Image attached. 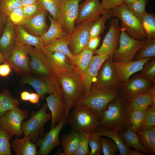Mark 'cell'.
Segmentation results:
<instances>
[{
  "instance_id": "obj_55",
  "label": "cell",
  "mask_w": 155,
  "mask_h": 155,
  "mask_svg": "<svg viewBox=\"0 0 155 155\" xmlns=\"http://www.w3.org/2000/svg\"><path fill=\"white\" fill-rule=\"evenodd\" d=\"M7 17L1 12L0 9V36L5 25Z\"/></svg>"
},
{
  "instance_id": "obj_41",
  "label": "cell",
  "mask_w": 155,
  "mask_h": 155,
  "mask_svg": "<svg viewBox=\"0 0 155 155\" xmlns=\"http://www.w3.org/2000/svg\"><path fill=\"white\" fill-rule=\"evenodd\" d=\"M13 135L0 126V155H12L10 140Z\"/></svg>"
},
{
  "instance_id": "obj_13",
  "label": "cell",
  "mask_w": 155,
  "mask_h": 155,
  "mask_svg": "<svg viewBox=\"0 0 155 155\" xmlns=\"http://www.w3.org/2000/svg\"><path fill=\"white\" fill-rule=\"evenodd\" d=\"M93 22H82L67 34L69 49L73 55L81 52L86 46L90 38V32Z\"/></svg>"
},
{
  "instance_id": "obj_58",
  "label": "cell",
  "mask_w": 155,
  "mask_h": 155,
  "mask_svg": "<svg viewBox=\"0 0 155 155\" xmlns=\"http://www.w3.org/2000/svg\"><path fill=\"white\" fill-rule=\"evenodd\" d=\"M146 154L144 153L137 150H132L130 155H145Z\"/></svg>"
},
{
  "instance_id": "obj_57",
  "label": "cell",
  "mask_w": 155,
  "mask_h": 155,
  "mask_svg": "<svg viewBox=\"0 0 155 155\" xmlns=\"http://www.w3.org/2000/svg\"><path fill=\"white\" fill-rule=\"evenodd\" d=\"M38 0H21L22 7L34 4L37 2Z\"/></svg>"
},
{
  "instance_id": "obj_5",
  "label": "cell",
  "mask_w": 155,
  "mask_h": 155,
  "mask_svg": "<svg viewBox=\"0 0 155 155\" xmlns=\"http://www.w3.org/2000/svg\"><path fill=\"white\" fill-rule=\"evenodd\" d=\"M74 106L73 110L70 114L72 130L79 133L95 131L99 126L100 118L97 113L90 108Z\"/></svg>"
},
{
  "instance_id": "obj_49",
  "label": "cell",
  "mask_w": 155,
  "mask_h": 155,
  "mask_svg": "<svg viewBox=\"0 0 155 155\" xmlns=\"http://www.w3.org/2000/svg\"><path fill=\"white\" fill-rule=\"evenodd\" d=\"M7 16L14 26H21L26 19L22 7L15 9Z\"/></svg>"
},
{
  "instance_id": "obj_46",
  "label": "cell",
  "mask_w": 155,
  "mask_h": 155,
  "mask_svg": "<svg viewBox=\"0 0 155 155\" xmlns=\"http://www.w3.org/2000/svg\"><path fill=\"white\" fill-rule=\"evenodd\" d=\"M155 125V107L152 106H148L146 110L144 119L140 131L151 129Z\"/></svg>"
},
{
  "instance_id": "obj_31",
  "label": "cell",
  "mask_w": 155,
  "mask_h": 155,
  "mask_svg": "<svg viewBox=\"0 0 155 155\" xmlns=\"http://www.w3.org/2000/svg\"><path fill=\"white\" fill-rule=\"evenodd\" d=\"M50 26L47 31L41 37L44 46L54 40L67 36V34L62 28L59 22L49 16Z\"/></svg>"
},
{
  "instance_id": "obj_45",
  "label": "cell",
  "mask_w": 155,
  "mask_h": 155,
  "mask_svg": "<svg viewBox=\"0 0 155 155\" xmlns=\"http://www.w3.org/2000/svg\"><path fill=\"white\" fill-rule=\"evenodd\" d=\"M148 1L137 0L127 5L131 12L140 22L144 15L147 12L145 8Z\"/></svg>"
},
{
  "instance_id": "obj_47",
  "label": "cell",
  "mask_w": 155,
  "mask_h": 155,
  "mask_svg": "<svg viewBox=\"0 0 155 155\" xmlns=\"http://www.w3.org/2000/svg\"><path fill=\"white\" fill-rule=\"evenodd\" d=\"M100 140L102 143V153L104 155H115L119 152L117 146L112 140L100 137Z\"/></svg>"
},
{
  "instance_id": "obj_61",
  "label": "cell",
  "mask_w": 155,
  "mask_h": 155,
  "mask_svg": "<svg viewBox=\"0 0 155 155\" xmlns=\"http://www.w3.org/2000/svg\"><path fill=\"white\" fill-rule=\"evenodd\" d=\"M136 0H124V3L127 5H128Z\"/></svg>"
},
{
  "instance_id": "obj_52",
  "label": "cell",
  "mask_w": 155,
  "mask_h": 155,
  "mask_svg": "<svg viewBox=\"0 0 155 155\" xmlns=\"http://www.w3.org/2000/svg\"><path fill=\"white\" fill-rule=\"evenodd\" d=\"M100 41V36L90 38L86 47L92 50L94 53L99 45Z\"/></svg>"
},
{
  "instance_id": "obj_50",
  "label": "cell",
  "mask_w": 155,
  "mask_h": 155,
  "mask_svg": "<svg viewBox=\"0 0 155 155\" xmlns=\"http://www.w3.org/2000/svg\"><path fill=\"white\" fill-rule=\"evenodd\" d=\"M22 7L26 19L33 17L44 10L38 2Z\"/></svg>"
},
{
  "instance_id": "obj_15",
  "label": "cell",
  "mask_w": 155,
  "mask_h": 155,
  "mask_svg": "<svg viewBox=\"0 0 155 155\" xmlns=\"http://www.w3.org/2000/svg\"><path fill=\"white\" fill-rule=\"evenodd\" d=\"M49 67L56 76L72 71L75 69L69 59L61 52L40 50Z\"/></svg>"
},
{
  "instance_id": "obj_14",
  "label": "cell",
  "mask_w": 155,
  "mask_h": 155,
  "mask_svg": "<svg viewBox=\"0 0 155 155\" xmlns=\"http://www.w3.org/2000/svg\"><path fill=\"white\" fill-rule=\"evenodd\" d=\"M92 85L101 88L117 90L119 82L113 63V58L109 57L101 65L96 81Z\"/></svg>"
},
{
  "instance_id": "obj_40",
  "label": "cell",
  "mask_w": 155,
  "mask_h": 155,
  "mask_svg": "<svg viewBox=\"0 0 155 155\" xmlns=\"http://www.w3.org/2000/svg\"><path fill=\"white\" fill-rule=\"evenodd\" d=\"M146 109L131 110L130 121L131 127L135 131H140L146 115Z\"/></svg>"
},
{
  "instance_id": "obj_28",
  "label": "cell",
  "mask_w": 155,
  "mask_h": 155,
  "mask_svg": "<svg viewBox=\"0 0 155 155\" xmlns=\"http://www.w3.org/2000/svg\"><path fill=\"white\" fill-rule=\"evenodd\" d=\"M125 131L120 132L119 135L124 143L128 146L146 154L152 155L154 153L148 150L141 144L139 136L130 125Z\"/></svg>"
},
{
  "instance_id": "obj_37",
  "label": "cell",
  "mask_w": 155,
  "mask_h": 155,
  "mask_svg": "<svg viewBox=\"0 0 155 155\" xmlns=\"http://www.w3.org/2000/svg\"><path fill=\"white\" fill-rule=\"evenodd\" d=\"M61 0H38L37 2L44 10L49 12L52 17L58 22Z\"/></svg>"
},
{
  "instance_id": "obj_18",
  "label": "cell",
  "mask_w": 155,
  "mask_h": 155,
  "mask_svg": "<svg viewBox=\"0 0 155 155\" xmlns=\"http://www.w3.org/2000/svg\"><path fill=\"white\" fill-rule=\"evenodd\" d=\"M138 73L124 83L119 82V87L123 96L126 99L147 92L154 85Z\"/></svg>"
},
{
  "instance_id": "obj_24",
  "label": "cell",
  "mask_w": 155,
  "mask_h": 155,
  "mask_svg": "<svg viewBox=\"0 0 155 155\" xmlns=\"http://www.w3.org/2000/svg\"><path fill=\"white\" fill-rule=\"evenodd\" d=\"M29 56V66L32 72L40 76L56 77L45 61L40 50L33 48Z\"/></svg>"
},
{
  "instance_id": "obj_26",
  "label": "cell",
  "mask_w": 155,
  "mask_h": 155,
  "mask_svg": "<svg viewBox=\"0 0 155 155\" xmlns=\"http://www.w3.org/2000/svg\"><path fill=\"white\" fill-rule=\"evenodd\" d=\"M29 135H24L22 138L16 137L11 141V148L15 155H40L36 144L31 141Z\"/></svg>"
},
{
  "instance_id": "obj_17",
  "label": "cell",
  "mask_w": 155,
  "mask_h": 155,
  "mask_svg": "<svg viewBox=\"0 0 155 155\" xmlns=\"http://www.w3.org/2000/svg\"><path fill=\"white\" fill-rule=\"evenodd\" d=\"M100 0H85L79 5L78 13L75 24L92 22L98 19L101 15L109 12L106 10Z\"/></svg>"
},
{
  "instance_id": "obj_38",
  "label": "cell",
  "mask_w": 155,
  "mask_h": 155,
  "mask_svg": "<svg viewBox=\"0 0 155 155\" xmlns=\"http://www.w3.org/2000/svg\"><path fill=\"white\" fill-rule=\"evenodd\" d=\"M141 22L146 38H155V17L154 14L146 12Z\"/></svg>"
},
{
  "instance_id": "obj_35",
  "label": "cell",
  "mask_w": 155,
  "mask_h": 155,
  "mask_svg": "<svg viewBox=\"0 0 155 155\" xmlns=\"http://www.w3.org/2000/svg\"><path fill=\"white\" fill-rule=\"evenodd\" d=\"M142 145L148 150L155 153V127L151 129L136 132Z\"/></svg>"
},
{
  "instance_id": "obj_22",
  "label": "cell",
  "mask_w": 155,
  "mask_h": 155,
  "mask_svg": "<svg viewBox=\"0 0 155 155\" xmlns=\"http://www.w3.org/2000/svg\"><path fill=\"white\" fill-rule=\"evenodd\" d=\"M16 37L14 25L7 16L5 25L0 36V51L5 60L12 53L15 46Z\"/></svg>"
},
{
  "instance_id": "obj_11",
  "label": "cell",
  "mask_w": 155,
  "mask_h": 155,
  "mask_svg": "<svg viewBox=\"0 0 155 155\" xmlns=\"http://www.w3.org/2000/svg\"><path fill=\"white\" fill-rule=\"evenodd\" d=\"M20 82L22 85L27 84L31 86L42 98L47 94L55 93L61 87L55 76L36 77L26 75L22 76Z\"/></svg>"
},
{
  "instance_id": "obj_44",
  "label": "cell",
  "mask_w": 155,
  "mask_h": 155,
  "mask_svg": "<svg viewBox=\"0 0 155 155\" xmlns=\"http://www.w3.org/2000/svg\"><path fill=\"white\" fill-rule=\"evenodd\" d=\"M100 137L95 131L90 133L89 145L91 150L89 155H100L102 154Z\"/></svg>"
},
{
  "instance_id": "obj_7",
  "label": "cell",
  "mask_w": 155,
  "mask_h": 155,
  "mask_svg": "<svg viewBox=\"0 0 155 155\" xmlns=\"http://www.w3.org/2000/svg\"><path fill=\"white\" fill-rule=\"evenodd\" d=\"M145 40L133 38L121 29L119 37V46L116 49L113 54V61L125 63L132 61Z\"/></svg>"
},
{
  "instance_id": "obj_6",
  "label": "cell",
  "mask_w": 155,
  "mask_h": 155,
  "mask_svg": "<svg viewBox=\"0 0 155 155\" xmlns=\"http://www.w3.org/2000/svg\"><path fill=\"white\" fill-rule=\"evenodd\" d=\"M47 108V104H44L38 111L32 112L29 119L22 123L23 135L30 136L31 142L35 144L44 133L45 124L51 119V113L46 112Z\"/></svg>"
},
{
  "instance_id": "obj_12",
  "label": "cell",
  "mask_w": 155,
  "mask_h": 155,
  "mask_svg": "<svg viewBox=\"0 0 155 155\" xmlns=\"http://www.w3.org/2000/svg\"><path fill=\"white\" fill-rule=\"evenodd\" d=\"M83 0H61L58 22L63 30L68 34L75 28L79 3Z\"/></svg>"
},
{
  "instance_id": "obj_59",
  "label": "cell",
  "mask_w": 155,
  "mask_h": 155,
  "mask_svg": "<svg viewBox=\"0 0 155 155\" xmlns=\"http://www.w3.org/2000/svg\"><path fill=\"white\" fill-rule=\"evenodd\" d=\"M56 155H65L63 150L61 148H59L54 154Z\"/></svg>"
},
{
  "instance_id": "obj_34",
  "label": "cell",
  "mask_w": 155,
  "mask_h": 155,
  "mask_svg": "<svg viewBox=\"0 0 155 155\" xmlns=\"http://www.w3.org/2000/svg\"><path fill=\"white\" fill-rule=\"evenodd\" d=\"M20 104L19 101L12 96L9 90L3 89L0 93V117L7 111L18 107Z\"/></svg>"
},
{
  "instance_id": "obj_23",
  "label": "cell",
  "mask_w": 155,
  "mask_h": 155,
  "mask_svg": "<svg viewBox=\"0 0 155 155\" xmlns=\"http://www.w3.org/2000/svg\"><path fill=\"white\" fill-rule=\"evenodd\" d=\"M47 12L44 10L33 17L26 19L21 26L30 33L41 37L49 28L46 21Z\"/></svg>"
},
{
  "instance_id": "obj_29",
  "label": "cell",
  "mask_w": 155,
  "mask_h": 155,
  "mask_svg": "<svg viewBox=\"0 0 155 155\" xmlns=\"http://www.w3.org/2000/svg\"><path fill=\"white\" fill-rule=\"evenodd\" d=\"M94 53L92 50L86 47L80 53L74 55L71 59H69L75 70L81 76L89 65Z\"/></svg>"
},
{
  "instance_id": "obj_43",
  "label": "cell",
  "mask_w": 155,
  "mask_h": 155,
  "mask_svg": "<svg viewBox=\"0 0 155 155\" xmlns=\"http://www.w3.org/2000/svg\"><path fill=\"white\" fill-rule=\"evenodd\" d=\"M141 71L140 75L151 83L155 84V58L146 62Z\"/></svg>"
},
{
  "instance_id": "obj_16",
  "label": "cell",
  "mask_w": 155,
  "mask_h": 155,
  "mask_svg": "<svg viewBox=\"0 0 155 155\" xmlns=\"http://www.w3.org/2000/svg\"><path fill=\"white\" fill-rule=\"evenodd\" d=\"M119 20L112 18L110 22L108 30L103 40L100 47L96 50L97 55L107 54L113 58L114 53L119 42L121 28L119 26Z\"/></svg>"
},
{
  "instance_id": "obj_8",
  "label": "cell",
  "mask_w": 155,
  "mask_h": 155,
  "mask_svg": "<svg viewBox=\"0 0 155 155\" xmlns=\"http://www.w3.org/2000/svg\"><path fill=\"white\" fill-rule=\"evenodd\" d=\"M33 48L16 41L12 53L5 63L20 75H30L32 72L29 66V56Z\"/></svg>"
},
{
  "instance_id": "obj_25",
  "label": "cell",
  "mask_w": 155,
  "mask_h": 155,
  "mask_svg": "<svg viewBox=\"0 0 155 155\" xmlns=\"http://www.w3.org/2000/svg\"><path fill=\"white\" fill-rule=\"evenodd\" d=\"M130 110H145L149 106L155 107V84L147 92L127 99Z\"/></svg>"
},
{
  "instance_id": "obj_27",
  "label": "cell",
  "mask_w": 155,
  "mask_h": 155,
  "mask_svg": "<svg viewBox=\"0 0 155 155\" xmlns=\"http://www.w3.org/2000/svg\"><path fill=\"white\" fill-rule=\"evenodd\" d=\"M14 26L16 34V41L23 45L34 46L40 50L43 48L44 45L41 37L30 33L21 25H15Z\"/></svg>"
},
{
  "instance_id": "obj_1",
  "label": "cell",
  "mask_w": 155,
  "mask_h": 155,
  "mask_svg": "<svg viewBox=\"0 0 155 155\" xmlns=\"http://www.w3.org/2000/svg\"><path fill=\"white\" fill-rule=\"evenodd\" d=\"M130 111L127 102L121 97L118 98L102 112L99 126L119 133L123 131L131 125Z\"/></svg>"
},
{
  "instance_id": "obj_32",
  "label": "cell",
  "mask_w": 155,
  "mask_h": 155,
  "mask_svg": "<svg viewBox=\"0 0 155 155\" xmlns=\"http://www.w3.org/2000/svg\"><path fill=\"white\" fill-rule=\"evenodd\" d=\"M79 133L72 130L64 135L61 140L62 150L65 155H73L79 139Z\"/></svg>"
},
{
  "instance_id": "obj_53",
  "label": "cell",
  "mask_w": 155,
  "mask_h": 155,
  "mask_svg": "<svg viewBox=\"0 0 155 155\" xmlns=\"http://www.w3.org/2000/svg\"><path fill=\"white\" fill-rule=\"evenodd\" d=\"M11 71V68L6 63L0 65V76L6 78L8 76Z\"/></svg>"
},
{
  "instance_id": "obj_21",
  "label": "cell",
  "mask_w": 155,
  "mask_h": 155,
  "mask_svg": "<svg viewBox=\"0 0 155 155\" xmlns=\"http://www.w3.org/2000/svg\"><path fill=\"white\" fill-rule=\"evenodd\" d=\"M152 59V58L148 57L140 60L131 61L125 63L113 61L119 82L124 83L127 82L131 75L140 71L144 65Z\"/></svg>"
},
{
  "instance_id": "obj_56",
  "label": "cell",
  "mask_w": 155,
  "mask_h": 155,
  "mask_svg": "<svg viewBox=\"0 0 155 155\" xmlns=\"http://www.w3.org/2000/svg\"><path fill=\"white\" fill-rule=\"evenodd\" d=\"M30 93L26 91H23L20 94L21 99L24 101L29 100Z\"/></svg>"
},
{
  "instance_id": "obj_4",
  "label": "cell",
  "mask_w": 155,
  "mask_h": 155,
  "mask_svg": "<svg viewBox=\"0 0 155 155\" xmlns=\"http://www.w3.org/2000/svg\"><path fill=\"white\" fill-rule=\"evenodd\" d=\"M111 16L120 20L121 29L131 37L145 40L146 36L141 22L131 12L124 2L119 6L109 10Z\"/></svg>"
},
{
  "instance_id": "obj_19",
  "label": "cell",
  "mask_w": 155,
  "mask_h": 155,
  "mask_svg": "<svg viewBox=\"0 0 155 155\" xmlns=\"http://www.w3.org/2000/svg\"><path fill=\"white\" fill-rule=\"evenodd\" d=\"M45 99L51 114V127L52 128L58 124L66 114V108L61 86L56 92L50 94Z\"/></svg>"
},
{
  "instance_id": "obj_2",
  "label": "cell",
  "mask_w": 155,
  "mask_h": 155,
  "mask_svg": "<svg viewBox=\"0 0 155 155\" xmlns=\"http://www.w3.org/2000/svg\"><path fill=\"white\" fill-rule=\"evenodd\" d=\"M118 90L104 89L92 85L90 90L81 96L74 106L90 108L95 111L100 119L102 111L110 102L118 98Z\"/></svg>"
},
{
  "instance_id": "obj_54",
  "label": "cell",
  "mask_w": 155,
  "mask_h": 155,
  "mask_svg": "<svg viewBox=\"0 0 155 155\" xmlns=\"http://www.w3.org/2000/svg\"><path fill=\"white\" fill-rule=\"evenodd\" d=\"M40 96L37 93L32 92L30 93L29 101L33 104H38Z\"/></svg>"
},
{
  "instance_id": "obj_10",
  "label": "cell",
  "mask_w": 155,
  "mask_h": 155,
  "mask_svg": "<svg viewBox=\"0 0 155 155\" xmlns=\"http://www.w3.org/2000/svg\"><path fill=\"white\" fill-rule=\"evenodd\" d=\"M70 123V114L65 115L56 126L40 136L36 144L39 148V152L40 155H48L53 149L61 145L59 139L60 132L65 125Z\"/></svg>"
},
{
  "instance_id": "obj_48",
  "label": "cell",
  "mask_w": 155,
  "mask_h": 155,
  "mask_svg": "<svg viewBox=\"0 0 155 155\" xmlns=\"http://www.w3.org/2000/svg\"><path fill=\"white\" fill-rule=\"evenodd\" d=\"M22 7L21 0H0V9L7 16L14 9Z\"/></svg>"
},
{
  "instance_id": "obj_33",
  "label": "cell",
  "mask_w": 155,
  "mask_h": 155,
  "mask_svg": "<svg viewBox=\"0 0 155 155\" xmlns=\"http://www.w3.org/2000/svg\"><path fill=\"white\" fill-rule=\"evenodd\" d=\"M67 36L58 38L44 46L43 49L49 51L61 52L66 55L69 59H71L74 55L69 49Z\"/></svg>"
},
{
  "instance_id": "obj_20",
  "label": "cell",
  "mask_w": 155,
  "mask_h": 155,
  "mask_svg": "<svg viewBox=\"0 0 155 155\" xmlns=\"http://www.w3.org/2000/svg\"><path fill=\"white\" fill-rule=\"evenodd\" d=\"M107 54L93 56L89 65L82 75L85 93L90 90L96 81L98 71L103 63L109 57Z\"/></svg>"
},
{
  "instance_id": "obj_39",
  "label": "cell",
  "mask_w": 155,
  "mask_h": 155,
  "mask_svg": "<svg viewBox=\"0 0 155 155\" xmlns=\"http://www.w3.org/2000/svg\"><path fill=\"white\" fill-rule=\"evenodd\" d=\"M111 16L109 11L102 15L98 19L94 22L90 30V38L100 36L103 33L105 27L104 24L105 22Z\"/></svg>"
},
{
  "instance_id": "obj_36",
  "label": "cell",
  "mask_w": 155,
  "mask_h": 155,
  "mask_svg": "<svg viewBox=\"0 0 155 155\" xmlns=\"http://www.w3.org/2000/svg\"><path fill=\"white\" fill-rule=\"evenodd\" d=\"M155 56V38H146L144 43L134 57L135 61Z\"/></svg>"
},
{
  "instance_id": "obj_51",
  "label": "cell",
  "mask_w": 155,
  "mask_h": 155,
  "mask_svg": "<svg viewBox=\"0 0 155 155\" xmlns=\"http://www.w3.org/2000/svg\"><path fill=\"white\" fill-rule=\"evenodd\" d=\"M124 0H102L101 3L104 8L109 10L117 7L124 2Z\"/></svg>"
},
{
  "instance_id": "obj_42",
  "label": "cell",
  "mask_w": 155,
  "mask_h": 155,
  "mask_svg": "<svg viewBox=\"0 0 155 155\" xmlns=\"http://www.w3.org/2000/svg\"><path fill=\"white\" fill-rule=\"evenodd\" d=\"M90 133H79V139L78 146L73 155H89L90 151L88 148Z\"/></svg>"
},
{
  "instance_id": "obj_9",
  "label": "cell",
  "mask_w": 155,
  "mask_h": 155,
  "mask_svg": "<svg viewBox=\"0 0 155 155\" xmlns=\"http://www.w3.org/2000/svg\"><path fill=\"white\" fill-rule=\"evenodd\" d=\"M29 114L28 110H21L18 107L8 110L0 117V126L11 135L20 137L23 135L22 123L28 119Z\"/></svg>"
},
{
  "instance_id": "obj_3",
  "label": "cell",
  "mask_w": 155,
  "mask_h": 155,
  "mask_svg": "<svg viewBox=\"0 0 155 155\" xmlns=\"http://www.w3.org/2000/svg\"><path fill=\"white\" fill-rule=\"evenodd\" d=\"M56 77L62 88L66 108L65 114H69L76 100L85 93L81 75L75 70L57 75Z\"/></svg>"
},
{
  "instance_id": "obj_30",
  "label": "cell",
  "mask_w": 155,
  "mask_h": 155,
  "mask_svg": "<svg viewBox=\"0 0 155 155\" xmlns=\"http://www.w3.org/2000/svg\"><path fill=\"white\" fill-rule=\"evenodd\" d=\"M100 136L110 138L116 144L119 148V155H130L131 151L130 148L123 142L118 132L110 131L99 126L95 130Z\"/></svg>"
},
{
  "instance_id": "obj_60",
  "label": "cell",
  "mask_w": 155,
  "mask_h": 155,
  "mask_svg": "<svg viewBox=\"0 0 155 155\" xmlns=\"http://www.w3.org/2000/svg\"><path fill=\"white\" fill-rule=\"evenodd\" d=\"M5 62L6 60L0 51V63H3Z\"/></svg>"
}]
</instances>
